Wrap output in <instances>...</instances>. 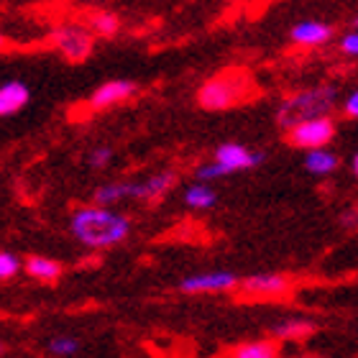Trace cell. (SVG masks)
Instances as JSON below:
<instances>
[{
    "instance_id": "6da1fadb",
    "label": "cell",
    "mask_w": 358,
    "mask_h": 358,
    "mask_svg": "<svg viewBox=\"0 0 358 358\" xmlns=\"http://www.w3.org/2000/svg\"><path fill=\"white\" fill-rule=\"evenodd\" d=\"M69 233L85 248L100 251L123 243L131 236V217L108 205H83L69 215Z\"/></svg>"
},
{
    "instance_id": "7a4b0ae2",
    "label": "cell",
    "mask_w": 358,
    "mask_h": 358,
    "mask_svg": "<svg viewBox=\"0 0 358 358\" xmlns=\"http://www.w3.org/2000/svg\"><path fill=\"white\" fill-rule=\"evenodd\" d=\"M333 108H336V87H330V85L307 87L284 97L279 110H276V123H279V128L289 131L292 126H297L299 120L328 115Z\"/></svg>"
},
{
    "instance_id": "3957f363",
    "label": "cell",
    "mask_w": 358,
    "mask_h": 358,
    "mask_svg": "<svg viewBox=\"0 0 358 358\" xmlns=\"http://www.w3.org/2000/svg\"><path fill=\"white\" fill-rule=\"evenodd\" d=\"M246 90L248 85L241 75H220L202 85L197 100L205 110H228L246 95Z\"/></svg>"
},
{
    "instance_id": "277c9868",
    "label": "cell",
    "mask_w": 358,
    "mask_h": 358,
    "mask_svg": "<svg viewBox=\"0 0 358 358\" xmlns=\"http://www.w3.org/2000/svg\"><path fill=\"white\" fill-rule=\"evenodd\" d=\"M336 136V123L330 115H315V118L299 120L297 126H292L287 131V138L294 149H320V146H328Z\"/></svg>"
},
{
    "instance_id": "5b68a950",
    "label": "cell",
    "mask_w": 358,
    "mask_h": 358,
    "mask_svg": "<svg viewBox=\"0 0 358 358\" xmlns=\"http://www.w3.org/2000/svg\"><path fill=\"white\" fill-rule=\"evenodd\" d=\"M241 287V279L233 271H200V274L185 276L179 282V292L185 294H217Z\"/></svg>"
},
{
    "instance_id": "8992f818",
    "label": "cell",
    "mask_w": 358,
    "mask_h": 358,
    "mask_svg": "<svg viewBox=\"0 0 358 358\" xmlns=\"http://www.w3.org/2000/svg\"><path fill=\"white\" fill-rule=\"evenodd\" d=\"M54 46L62 57H67L72 62H83L92 52V36H90V31L80 29V26H64L54 34Z\"/></svg>"
},
{
    "instance_id": "52a82bcc",
    "label": "cell",
    "mask_w": 358,
    "mask_h": 358,
    "mask_svg": "<svg viewBox=\"0 0 358 358\" xmlns=\"http://www.w3.org/2000/svg\"><path fill=\"white\" fill-rule=\"evenodd\" d=\"M223 166L231 169V174L236 172H246V169H254L264 162V154L262 151H254L243 146V143H236V141H228V143H220L215 149V157Z\"/></svg>"
},
{
    "instance_id": "ba28073f",
    "label": "cell",
    "mask_w": 358,
    "mask_h": 358,
    "mask_svg": "<svg viewBox=\"0 0 358 358\" xmlns=\"http://www.w3.org/2000/svg\"><path fill=\"white\" fill-rule=\"evenodd\" d=\"M289 279L284 274H254L241 279V289L248 297L256 299H271V297H284L289 292Z\"/></svg>"
},
{
    "instance_id": "9c48e42d",
    "label": "cell",
    "mask_w": 358,
    "mask_h": 358,
    "mask_svg": "<svg viewBox=\"0 0 358 358\" xmlns=\"http://www.w3.org/2000/svg\"><path fill=\"white\" fill-rule=\"evenodd\" d=\"M134 95H136V85L131 80H110V83H103L90 95V108L92 110H108V108L126 103L128 97Z\"/></svg>"
},
{
    "instance_id": "30bf717a",
    "label": "cell",
    "mask_w": 358,
    "mask_h": 358,
    "mask_svg": "<svg viewBox=\"0 0 358 358\" xmlns=\"http://www.w3.org/2000/svg\"><path fill=\"white\" fill-rule=\"evenodd\" d=\"M289 38L297 46L313 49V46H325L333 38V29L322 21H299L292 26Z\"/></svg>"
},
{
    "instance_id": "8fae6325",
    "label": "cell",
    "mask_w": 358,
    "mask_h": 358,
    "mask_svg": "<svg viewBox=\"0 0 358 358\" xmlns=\"http://www.w3.org/2000/svg\"><path fill=\"white\" fill-rule=\"evenodd\" d=\"M174 185H177V174L174 172L151 174V177L141 179V182H134V200L154 202V200H159V197H164Z\"/></svg>"
},
{
    "instance_id": "7c38bea8",
    "label": "cell",
    "mask_w": 358,
    "mask_h": 358,
    "mask_svg": "<svg viewBox=\"0 0 358 358\" xmlns=\"http://www.w3.org/2000/svg\"><path fill=\"white\" fill-rule=\"evenodd\" d=\"M31 100V90L21 80H8V83L0 85V115L8 118V115H15L21 113Z\"/></svg>"
},
{
    "instance_id": "4fadbf2b",
    "label": "cell",
    "mask_w": 358,
    "mask_h": 358,
    "mask_svg": "<svg viewBox=\"0 0 358 358\" xmlns=\"http://www.w3.org/2000/svg\"><path fill=\"white\" fill-rule=\"evenodd\" d=\"M338 164H341V159L333 151L325 149V146L305 151V169L310 174H315V177H328V174L336 172Z\"/></svg>"
},
{
    "instance_id": "5bb4252c",
    "label": "cell",
    "mask_w": 358,
    "mask_h": 358,
    "mask_svg": "<svg viewBox=\"0 0 358 358\" xmlns=\"http://www.w3.org/2000/svg\"><path fill=\"white\" fill-rule=\"evenodd\" d=\"M128 197H134V182H108V185H100L92 194V202L97 205H108V208H115L118 202L128 200Z\"/></svg>"
},
{
    "instance_id": "9a60e30c",
    "label": "cell",
    "mask_w": 358,
    "mask_h": 358,
    "mask_svg": "<svg viewBox=\"0 0 358 358\" xmlns=\"http://www.w3.org/2000/svg\"><path fill=\"white\" fill-rule=\"evenodd\" d=\"M217 202V192L213 189V182H192L185 189V205L192 210H210Z\"/></svg>"
},
{
    "instance_id": "2e32d148",
    "label": "cell",
    "mask_w": 358,
    "mask_h": 358,
    "mask_svg": "<svg viewBox=\"0 0 358 358\" xmlns=\"http://www.w3.org/2000/svg\"><path fill=\"white\" fill-rule=\"evenodd\" d=\"M26 274L31 276V279H36V282H57L62 276V266L54 259H49V256H29L26 259Z\"/></svg>"
},
{
    "instance_id": "e0dca14e",
    "label": "cell",
    "mask_w": 358,
    "mask_h": 358,
    "mask_svg": "<svg viewBox=\"0 0 358 358\" xmlns=\"http://www.w3.org/2000/svg\"><path fill=\"white\" fill-rule=\"evenodd\" d=\"M271 333L279 341H302L310 333H315V322L305 320V317H289V320L276 322L274 328H271Z\"/></svg>"
},
{
    "instance_id": "ac0fdd59",
    "label": "cell",
    "mask_w": 358,
    "mask_h": 358,
    "mask_svg": "<svg viewBox=\"0 0 358 358\" xmlns=\"http://www.w3.org/2000/svg\"><path fill=\"white\" fill-rule=\"evenodd\" d=\"M231 356H236V358H274L276 343H271V341H251V343H241L233 348Z\"/></svg>"
},
{
    "instance_id": "d6986e66",
    "label": "cell",
    "mask_w": 358,
    "mask_h": 358,
    "mask_svg": "<svg viewBox=\"0 0 358 358\" xmlns=\"http://www.w3.org/2000/svg\"><path fill=\"white\" fill-rule=\"evenodd\" d=\"M118 18L113 13H95L92 18H90V29H92V34H97V36L103 38H110L118 34Z\"/></svg>"
},
{
    "instance_id": "ffe728a7",
    "label": "cell",
    "mask_w": 358,
    "mask_h": 358,
    "mask_svg": "<svg viewBox=\"0 0 358 358\" xmlns=\"http://www.w3.org/2000/svg\"><path fill=\"white\" fill-rule=\"evenodd\" d=\"M49 353L59 358L77 356V353H80V341L72 336H54L52 341H49Z\"/></svg>"
},
{
    "instance_id": "44dd1931",
    "label": "cell",
    "mask_w": 358,
    "mask_h": 358,
    "mask_svg": "<svg viewBox=\"0 0 358 358\" xmlns=\"http://www.w3.org/2000/svg\"><path fill=\"white\" fill-rule=\"evenodd\" d=\"M228 174H231V169L220 164L217 159L205 162V164H200L197 169H194V179H202V182H217V179L228 177Z\"/></svg>"
},
{
    "instance_id": "7402d4cb",
    "label": "cell",
    "mask_w": 358,
    "mask_h": 358,
    "mask_svg": "<svg viewBox=\"0 0 358 358\" xmlns=\"http://www.w3.org/2000/svg\"><path fill=\"white\" fill-rule=\"evenodd\" d=\"M21 268H26V264H23L13 251H0V279H3V282L18 276Z\"/></svg>"
},
{
    "instance_id": "603a6c76",
    "label": "cell",
    "mask_w": 358,
    "mask_h": 358,
    "mask_svg": "<svg viewBox=\"0 0 358 358\" xmlns=\"http://www.w3.org/2000/svg\"><path fill=\"white\" fill-rule=\"evenodd\" d=\"M110 159H113L110 146H97V149L90 151L87 162H90V166H92V169H105V166L110 164Z\"/></svg>"
},
{
    "instance_id": "cb8c5ba5",
    "label": "cell",
    "mask_w": 358,
    "mask_h": 358,
    "mask_svg": "<svg viewBox=\"0 0 358 358\" xmlns=\"http://www.w3.org/2000/svg\"><path fill=\"white\" fill-rule=\"evenodd\" d=\"M338 49H341L345 57H353V59H358V29L343 34V36H341V41H338Z\"/></svg>"
},
{
    "instance_id": "d4e9b609",
    "label": "cell",
    "mask_w": 358,
    "mask_h": 358,
    "mask_svg": "<svg viewBox=\"0 0 358 358\" xmlns=\"http://www.w3.org/2000/svg\"><path fill=\"white\" fill-rule=\"evenodd\" d=\"M343 113L348 118H358V90H353L351 95L343 100Z\"/></svg>"
},
{
    "instance_id": "484cf974",
    "label": "cell",
    "mask_w": 358,
    "mask_h": 358,
    "mask_svg": "<svg viewBox=\"0 0 358 358\" xmlns=\"http://www.w3.org/2000/svg\"><path fill=\"white\" fill-rule=\"evenodd\" d=\"M351 169H353V174H356V177H358V154L351 159Z\"/></svg>"
},
{
    "instance_id": "4316f807",
    "label": "cell",
    "mask_w": 358,
    "mask_h": 358,
    "mask_svg": "<svg viewBox=\"0 0 358 358\" xmlns=\"http://www.w3.org/2000/svg\"><path fill=\"white\" fill-rule=\"evenodd\" d=\"M353 26H356V29H358V15H356V21H353Z\"/></svg>"
}]
</instances>
